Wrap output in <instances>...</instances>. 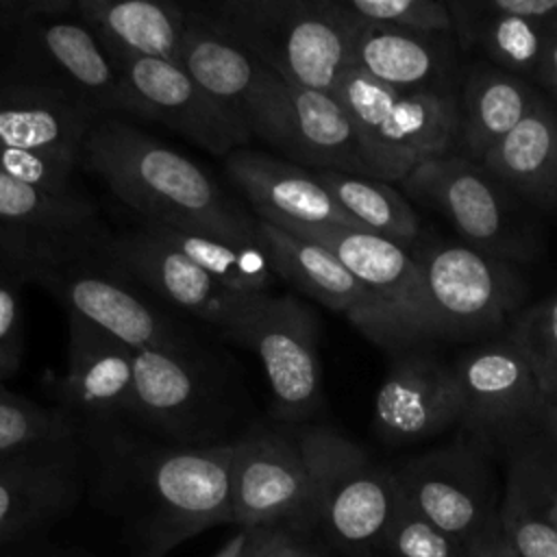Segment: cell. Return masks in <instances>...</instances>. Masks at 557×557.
Instances as JSON below:
<instances>
[{
    "label": "cell",
    "instance_id": "obj_1",
    "mask_svg": "<svg viewBox=\"0 0 557 557\" xmlns=\"http://www.w3.org/2000/svg\"><path fill=\"white\" fill-rule=\"evenodd\" d=\"M81 168L141 222L261 246L259 220L242 200L189 157L117 115L96 120L81 150Z\"/></svg>",
    "mask_w": 557,
    "mask_h": 557
},
{
    "label": "cell",
    "instance_id": "obj_2",
    "mask_svg": "<svg viewBox=\"0 0 557 557\" xmlns=\"http://www.w3.org/2000/svg\"><path fill=\"white\" fill-rule=\"evenodd\" d=\"M102 457L113 487L135 492L148 527L165 546L231 522L233 444L191 448L152 440L126 422L78 424Z\"/></svg>",
    "mask_w": 557,
    "mask_h": 557
},
{
    "label": "cell",
    "instance_id": "obj_3",
    "mask_svg": "<svg viewBox=\"0 0 557 557\" xmlns=\"http://www.w3.org/2000/svg\"><path fill=\"white\" fill-rule=\"evenodd\" d=\"M196 9L292 85L333 94L363 22L339 0H220Z\"/></svg>",
    "mask_w": 557,
    "mask_h": 557
},
{
    "label": "cell",
    "instance_id": "obj_4",
    "mask_svg": "<svg viewBox=\"0 0 557 557\" xmlns=\"http://www.w3.org/2000/svg\"><path fill=\"white\" fill-rule=\"evenodd\" d=\"M235 368L205 342L135 350V385L126 424L174 446H222L244 409Z\"/></svg>",
    "mask_w": 557,
    "mask_h": 557
},
{
    "label": "cell",
    "instance_id": "obj_5",
    "mask_svg": "<svg viewBox=\"0 0 557 557\" xmlns=\"http://www.w3.org/2000/svg\"><path fill=\"white\" fill-rule=\"evenodd\" d=\"M104 244L50 252L4 248L22 268L26 283L46 289L67 313L89 320L133 350L183 348L202 342L187 322L122 274L107 259Z\"/></svg>",
    "mask_w": 557,
    "mask_h": 557
},
{
    "label": "cell",
    "instance_id": "obj_6",
    "mask_svg": "<svg viewBox=\"0 0 557 557\" xmlns=\"http://www.w3.org/2000/svg\"><path fill=\"white\" fill-rule=\"evenodd\" d=\"M333 94L350 117L372 178L400 183L420 163L450 154L457 144L453 89L403 94L350 65Z\"/></svg>",
    "mask_w": 557,
    "mask_h": 557
},
{
    "label": "cell",
    "instance_id": "obj_7",
    "mask_svg": "<svg viewBox=\"0 0 557 557\" xmlns=\"http://www.w3.org/2000/svg\"><path fill=\"white\" fill-rule=\"evenodd\" d=\"M311 474L313 524L348 550L368 553L385 546L400 490L394 470L322 424H294Z\"/></svg>",
    "mask_w": 557,
    "mask_h": 557
},
{
    "label": "cell",
    "instance_id": "obj_8",
    "mask_svg": "<svg viewBox=\"0 0 557 557\" xmlns=\"http://www.w3.org/2000/svg\"><path fill=\"white\" fill-rule=\"evenodd\" d=\"M178 65L222 102L252 139L278 150L289 148L294 85L239 48L202 15H191Z\"/></svg>",
    "mask_w": 557,
    "mask_h": 557
},
{
    "label": "cell",
    "instance_id": "obj_9",
    "mask_svg": "<svg viewBox=\"0 0 557 557\" xmlns=\"http://www.w3.org/2000/svg\"><path fill=\"white\" fill-rule=\"evenodd\" d=\"M487 453L481 442L461 433L453 444L394 468L403 498L463 550L500 533V503Z\"/></svg>",
    "mask_w": 557,
    "mask_h": 557
},
{
    "label": "cell",
    "instance_id": "obj_10",
    "mask_svg": "<svg viewBox=\"0 0 557 557\" xmlns=\"http://www.w3.org/2000/svg\"><path fill=\"white\" fill-rule=\"evenodd\" d=\"M104 255L165 309L213 326L237 346H242L244 333L268 294L226 289L141 224L120 235H109Z\"/></svg>",
    "mask_w": 557,
    "mask_h": 557
},
{
    "label": "cell",
    "instance_id": "obj_11",
    "mask_svg": "<svg viewBox=\"0 0 557 557\" xmlns=\"http://www.w3.org/2000/svg\"><path fill=\"white\" fill-rule=\"evenodd\" d=\"M416 259L437 337L494 335L520 313L527 287L507 261L463 244H429Z\"/></svg>",
    "mask_w": 557,
    "mask_h": 557
},
{
    "label": "cell",
    "instance_id": "obj_12",
    "mask_svg": "<svg viewBox=\"0 0 557 557\" xmlns=\"http://www.w3.org/2000/svg\"><path fill=\"white\" fill-rule=\"evenodd\" d=\"M242 346L259 357L270 389V420L311 422L324 405L318 313L294 294L268 292Z\"/></svg>",
    "mask_w": 557,
    "mask_h": 557
},
{
    "label": "cell",
    "instance_id": "obj_13",
    "mask_svg": "<svg viewBox=\"0 0 557 557\" xmlns=\"http://www.w3.org/2000/svg\"><path fill=\"white\" fill-rule=\"evenodd\" d=\"M231 522L313 524L311 474L294 424L252 422L233 446Z\"/></svg>",
    "mask_w": 557,
    "mask_h": 557
},
{
    "label": "cell",
    "instance_id": "obj_14",
    "mask_svg": "<svg viewBox=\"0 0 557 557\" xmlns=\"http://www.w3.org/2000/svg\"><path fill=\"white\" fill-rule=\"evenodd\" d=\"M13 70L44 78L102 115L126 113L117 65L100 39L70 13H48L0 30Z\"/></svg>",
    "mask_w": 557,
    "mask_h": 557
},
{
    "label": "cell",
    "instance_id": "obj_15",
    "mask_svg": "<svg viewBox=\"0 0 557 557\" xmlns=\"http://www.w3.org/2000/svg\"><path fill=\"white\" fill-rule=\"evenodd\" d=\"M400 187L422 207L444 215L470 248L503 261L533 257L531 244L509 218L498 183L481 163L450 152L420 163Z\"/></svg>",
    "mask_w": 557,
    "mask_h": 557
},
{
    "label": "cell",
    "instance_id": "obj_16",
    "mask_svg": "<svg viewBox=\"0 0 557 557\" xmlns=\"http://www.w3.org/2000/svg\"><path fill=\"white\" fill-rule=\"evenodd\" d=\"M117 65L126 115L159 122L213 157H228L250 144L244 124L178 63L109 52Z\"/></svg>",
    "mask_w": 557,
    "mask_h": 557
},
{
    "label": "cell",
    "instance_id": "obj_17",
    "mask_svg": "<svg viewBox=\"0 0 557 557\" xmlns=\"http://www.w3.org/2000/svg\"><path fill=\"white\" fill-rule=\"evenodd\" d=\"M453 368L463 396L459 424L463 433L487 450H507L513 442L533 435L544 392L509 337L463 352Z\"/></svg>",
    "mask_w": 557,
    "mask_h": 557
},
{
    "label": "cell",
    "instance_id": "obj_18",
    "mask_svg": "<svg viewBox=\"0 0 557 557\" xmlns=\"http://www.w3.org/2000/svg\"><path fill=\"white\" fill-rule=\"evenodd\" d=\"M259 239L281 281L346 315L372 344L394 355L418 348L409 333L329 248L265 220H259Z\"/></svg>",
    "mask_w": 557,
    "mask_h": 557
},
{
    "label": "cell",
    "instance_id": "obj_19",
    "mask_svg": "<svg viewBox=\"0 0 557 557\" xmlns=\"http://www.w3.org/2000/svg\"><path fill=\"white\" fill-rule=\"evenodd\" d=\"M285 231L329 248L418 346L437 337L424 276L407 246L339 226H287Z\"/></svg>",
    "mask_w": 557,
    "mask_h": 557
},
{
    "label": "cell",
    "instance_id": "obj_20",
    "mask_svg": "<svg viewBox=\"0 0 557 557\" xmlns=\"http://www.w3.org/2000/svg\"><path fill=\"white\" fill-rule=\"evenodd\" d=\"M463 396L450 363L424 350L394 357L374 396L372 426L379 440L405 446L431 440L457 424Z\"/></svg>",
    "mask_w": 557,
    "mask_h": 557
},
{
    "label": "cell",
    "instance_id": "obj_21",
    "mask_svg": "<svg viewBox=\"0 0 557 557\" xmlns=\"http://www.w3.org/2000/svg\"><path fill=\"white\" fill-rule=\"evenodd\" d=\"M135 385V350L89 320L67 313V370L57 407L76 424L126 422Z\"/></svg>",
    "mask_w": 557,
    "mask_h": 557
},
{
    "label": "cell",
    "instance_id": "obj_22",
    "mask_svg": "<svg viewBox=\"0 0 557 557\" xmlns=\"http://www.w3.org/2000/svg\"><path fill=\"white\" fill-rule=\"evenodd\" d=\"M246 207L276 226H339L366 231L318 183L309 168L252 148H237L222 159Z\"/></svg>",
    "mask_w": 557,
    "mask_h": 557
},
{
    "label": "cell",
    "instance_id": "obj_23",
    "mask_svg": "<svg viewBox=\"0 0 557 557\" xmlns=\"http://www.w3.org/2000/svg\"><path fill=\"white\" fill-rule=\"evenodd\" d=\"M100 115L44 78L17 70L0 76V146L59 154L81 163L83 144Z\"/></svg>",
    "mask_w": 557,
    "mask_h": 557
},
{
    "label": "cell",
    "instance_id": "obj_24",
    "mask_svg": "<svg viewBox=\"0 0 557 557\" xmlns=\"http://www.w3.org/2000/svg\"><path fill=\"white\" fill-rule=\"evenodd\" d=\"M109 235L96 205L85 196H54L0 174L2 246L20 252L96 248Z\"/></svg>",
    "mask_w": 557,
    "mask_h": 557
},
{
    "label": "cell",
    "instance_id": "obj_25",
    "mask_svg": "<svg viewBox=\"0 0 557 557\" xmlns=\"http://www.w3.org/2000/svg\"><path fill=\"white\" fill-rule=\"evenodd\" d=\"M78 492V435L0 459V540L59 513Z\"/></svg>",
    "mask_w": 557,
    "mask_h": 557
},
{
    "label": "cell",
    "instance_id": "obj_26",
    "mask_svg": "<svg viewBox=\"0 0 557 557\" xmlns=\"http://www.w3.org/2000/svg\"><path fill=\"white\" fill-rule=\"evenodd\" d=\"M453 37L455 35L363 22L355 37L352 65L385 87L403 94L453 89Z\"/></svg>",
    "mask_w": 557,
    "mask_h": 557
},
{
    "label": "cell",
    "instance_id": "obj_27",
    "mask_svg": "<svg viewBox=\"0 0 557 557\" xmlns=\"http://www.w3.org/2000/svg\"><path fill=\"white\" fill-rule=\"evenodd\" d=\"M83 22L109 52L178 61L189 4L174 0H72Z\"/></svg>",
    "mask_w": 557,
    "mask_h": 557
},
{
    "label": "cell",
    "instance_id": "obj_28",
    "mask_svg": "<svg viewBox=\"0 0 557 557\" xmlns=\"http://www.w3.org/2000/svg\"><path fill=\"white\" fill-rule=\"evenodd\" d=\"M540 94L533 83L496 65L468 67L457 98V144L470 161L481 163L533 109Z\"/></svg>",
    "mask_w": 557,
    "mask_h": 557
},
{
    "label": "cell",
    "instance_id": "obj_29",
    "mask_svg": "<svg viewBox=\"0 0 557 557\" xmlns=\"http://www.w3.org/2000/svg\"><path fill=\"white\" fill-rule=\"evenodd\" d=\"M487 174L535 207H557V109L540 96L527 117L481 161Z\"/></svg>",
    "mask_w": 557,
    "mask_h": 557
},
{
    "label": "cell",
    "instance_id": "obj_30",
    "mask_svg": "<svg viewBox=\"0 0 557 557\" xmlns=\"http://www.w3.org/2000/svg\"><path fill=\"white\" fill-rule=\"evenodd\" d=\"M453 35L463 50H481L492 65L529 83H540L548 44V22L503 13L494 0L448 2Z\"/></svg>",
    "mask_w": 557,
    "mask_h": 557
},
{
    "label": "cell",
    "instance_id": "obj_31",
    "mask_svg": "<svg viewBox=\"0 0 557 557\" xmlns=\"http://www.w3.org/2000/svg\"><path fill=\"white\" fill-rule=\"evenodd\" d=\"M287 161L309 170L370 176L355 128L335 94L294 85Z\"/></svg>",
    "mask_w": 557,
    "mask_h": 557
},
{
    "label": "cell",
    "instance_id": "obj_32",
    "mask_svg": "<svg viewBox=\"0 0 557 557\" xmlns=\"http://www.w3.org/2000/svg\"><path fill=\"white\" fill-rule=\"evenodd\" d=\"M139 224L170 244L174 250L183 252L226 289L239 294H265L278 281L274 265L261 246L242 244L191 228H176L154 222Z\"/></svg>",
    "mask_w": 557,
    "mask_h": 557
},
{
    "label": "cell",
    "instance_id": "obj_33",
    "mask_svg": "<svg viewBox=\"0 0 557 557\" xmlns=\"http://www.w3.org/2000/svg\"><path fill=\"white\" fill-rule=\"evenodd\" d=\"M318 183L368 233L409 246L420 235V220L411 202L392 183L339 170H311Z\"/></svg>",
    "mask_w": 557,
    "mask_h": 557
},
{
    "label": "cell",
    "instance_id": "obj_34",
    "mask_svg": "<svg viewBox=\"0 0 557 557\" xmlns=\"http://www.w3.org/2000/svg\"><path fill=\"white\" fill-rule=\"evenodd\" d=\"M72 435H78V424L67 411L0 385V459Z\"/></svg>",
    "mask_w": 557,
    "mask_h": 557
},
{
    "label": "cell",
    "instance_id": "obj_35",
    "mask_svg": "<svg viewBox=\"0 0 557 557\" xmlns=\"http://www.w3.org/2000/svg\"><path fill=\"white\" fill-rule=\"evenodd\" d=\"M507 337L527 357L540 389L557 394V292L520 309L507 329Z\"/></svg>",
    "mask_w": 557,
    "mask_h": 557
},
{
    "label": "cell",
    "instance_id": "obj_36",
    "mask_svg": "<svg viewBox=\"0 0 557 557\" xmlns=\"http://www.w3.org/2000/svg\"><path fill=\"white\" fill-rule=\"evenodd\" d=\"M498 524L505 544L516 557H557V529L507 476L498 507Z\"/></svg>",
    "mask_w": 557,
    "mask_h": 557
},
{
    "label": "cell",
    "instance_id": "obj_37",
    "mask_svg": "<svg viewBox=\"0 0 557 557\" xmlns=\"http://www.w3.org/2000/svg\"><path fill=\"white\" fill-rule=\"evenodd\" d=\"M507 476L557 529V453L537 435L513 442L507 450Z\"/></svg>",
    "mask_w": 557,
    "mask_h": 557
},
{
    "label": "cell",
    "instance_id": "obj_38",
    "mask_svg": "<svg viewBox=\"0 0 557 557\" xmlns=\"http://www.w3.org/2000/svg\"><path fill=\"white\" fill-rule=\"evenodd\" d=\"M342 7L366 24H392L420 33L453 35V15L440 0H339Z\"/></svg>",
    "mask_w": 557,
    "mask_h": 557
},
{
    "label": "cell",
    "instance_id": "obj_39",
    "mask_svg": "<svg viewBox=\"0 0 557 557\" xmlns=\"http://www.w3.org/2000/svg\"><path fill=\"white\" fill-rule=\"evenodd\" d=\"M400 490V487H398ZM385 548L392 557H463L466 550L448 533L431 524L400 494Z\"/></svg>",
    "mask_w": 557,
    "mask_h": 557
},
{
    "label": "cell",
    "instance_id": "obj_40",
    "mask_svg": "<svg viewBox=\"0 0 557 557\" xmlns=\"http://www.w3.org/2000/svg\"><path fill=\"white\" fill-rule=\"evenodd\" d=\"M22 285H26L22 268L13 255L0 246V385L20 370L24 355V329L20 313Z\"/></svg>",
    "mask_w": 557,
    "mask_h": 557
},
{
    "label": "cell",
    "instance_id": "obj_41",
    "mask_svg": "<svg viewBox=\"0 0 557 557\" xmlns=\"http://www.w3.org/2000/svg\"><path fill=\"white\" fill-rule=\"evenodd\" d=\"M81 163L46 152L0 146V174L54 196H74V172Z\"/></svg>",
    "mask_w": 557,
    "mask_h": 557
},
{
    "label": "cell",
    "instance_id": "obj_42",
    "mask_svg": "<svg viewBox=\"0 0 557 557\" xmlns=\"http://www.w3.org/2000/svg\"><path fill=\"white\" fill-rule=\"evenodd\" d=\"M261 557H311L292 535L274 527H263V548Z\"/></svg>",
    "mask_w": 557,
    "mask_h": 557
},
{
    "label": "cell",
    "instance_id": "obj_43",
    "mask_svg": "<svg viewBox=\"0 0 557 557\" xmlns=\"http://www.w3.org/2000/svg\"><path fill=\"white\" fill-rule=\"evenodd\" d=\"M540 85L546 89L550 104L557 109V17L548 22V44Z\"/></svg>",
    "mask_w": 557,
    "mask_h": 557
},
{
    "label": "cell",
    "instance_id": "obj_44",
    "mask_svg": "<svg viewBox=\"0 0 557 557\" xmlns=\"http://www.w3.org/2000/svg\"><path fill=\"white\" fill-rule=\"evenodd\" d=\"M533 435H537L542 442H546L557 453V394L542 398Z\"/></svg>",
    "mask_w": 557,
    "mask_h": 557
},
{
    "label": "cell",
    "instance_id": "obj_45",
    "mask_svg": "<svg viewBox=\"0 0 557 557\" xmlns=\"http://www.w3.org/2000/svg\"><path fill=\"white\" fill-rule=\"evenodd\" d=\"M463 557H516V555H513L511 548L505 544L503 535L496 533V535H492V537L479 542L476 546L468 548Z\"/></svg>",
    "mask_w": 557,
    "mask_h": 557
},
{
    "label": "cell",
    "instance_id": "obj_46",
    "mask_svg": "<svg viewBox=\"0 0 557 557\" xmlns=\"http://www.w3.org/2000/svg\"><path fill=\"white\" fill-rule=\"evenodd\" d=\"M248 542V529H242L237 535H233L213 557H242Z\"/></svg>",
    "mask_w": 557,
    "mask_h": 557
},
{
    "label": "cell",
    "instance_id": "obj_47",
    "mask_svg": "<svg viewBox=\"0 0 557 557\" xmlns=\"http://www.w3.org/2000/svg\"><path fill=\"white\" fill-rule=\"evenodd\" d=\"M263 548V529H248V542L242 557H261Z\"/></svg>",
    "mask_w": 557,
    "mask_h": 557
}]
</instances>
